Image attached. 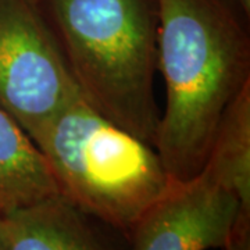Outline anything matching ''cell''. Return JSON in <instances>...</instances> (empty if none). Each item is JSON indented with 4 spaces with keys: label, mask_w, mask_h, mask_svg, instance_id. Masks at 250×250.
Masks as SVG:
<instances>
[{
    "label": "cell",
    "mask_w": 250,
    "mask_h": 250,
    "mask_svg": "<svg viewBox=\"0 0 250 250\" xmlns=\"http://www.w3.org/2000/svg\"><path fill=\"white\" fill-rule=\"evenodd\" d=\"M239 3V6L242 7V10L245 11V14L249 17L250 16V0H236Z\"/></svg>",
    "instance_id": "8fae6325"
},
{
    "label": "cell",
    "mask_w": 250,
    "mask_h": 250,
    "mask_svg": "<svg viewBox=\"0 0 250 250\" xmlns=\"http://www.w3.org/2000/svg\"><path fill=\"white\" fill-rule=\"evenodd\" d=\"M1 217L7 250H129L125 233L62 195Z\"/></svg>",
    "instance_id": "8992f818"
},
{
    "label": "cell",
    "mask_w": 250,
    "mask_h": 250,
    "mask_svg": "<svg viewBox=\"0 0 250 250\" xmlns=\"http://www.w3.org/2000/svg\"><path fill=\"white\" fill-rule=\"evenodd\" d=\"M32 141L59 195L126 238L175 184L152 145L100 116L82 98L62 108Z\"/></svg>",
    "instance_id": "3957f363"
},
{
    "label": "cell",
    "mask_w": 250,
    "mask_h": 250,
    "mask_svg": "<svg viewBox=\"0 0 250 250\" xmlns=\"http://www.w3.org/2000/svg\"><path fill=\"white\" fill-rule=\"evenodd\" d=\"M78 98L43 0H0V108L32 139Z\"/></svg>",
    "instance_id": "277c9868"
},
{
    "label": "cell",
    "mask_w": 250,
    "mask_h": 250,
    "mask_svg": "<svg viewBox=\"0 0 250 250\" xmlns=\"http://www.w3.org/2000/svg\"><path fill=\"white\" fill-rule=\"evenodd\" d=\"M0 250H7V241H6V232H4L1 215H0Z\"/></svg>",
    "instance_id": "30bf717a"
},
{
    "label": "cell",
    "mask_w": 250,
    "mask_h": 250,
    "mask_svg": "<svg viewBox=\"0 0 250 250\" xmlns=\"http://www.w3.org/2000/svg\"><path fill=\"white\" fill-rule=\"evenodd\" d=\"M166 85L154 149L175 182L200 174L229 104L250 85V36L236 0H157Z\"/></svg>",
    "instance_id": "6da1fadb"
},
{
    "label": "cell",
    "mask_w": 250,
    "mask_h": 250,
    "mask_svg": "<svg viewBox=\"0 0 250 250\" xmlns=\"http://www.w3.org/2000/svg\"><path fill=\"white\" fill-rule=\"evenodd\" d=\"M241 211L238 196L203 168L143 213L128 235L129 250L223 249Z\"/></svg>",
    "instance_id": "5b68a950"
},
{
    "label": "cell",
    "mask_w": 250,
    "mask_h": 250,
    "mask_svg": "<svg viewBox=\"0 0 250 250\" xmlns=\"http://www.w3.org/2000/svg\"><path fill=\"white\" fill-rule=\"evenodd\" d=\"M223 250H250V213L241 211Z\"/></svg>",
    "instance_id": "9c48e42d"
},
{
    "label": "cell",
    "mask_w": 250,
    "mask_h": 250,
    "mask_svg": "<svg viewBox=\"0 0 250 250\" xmlns=\"http://www.w3.org/2000/svg\"><path fill=\"white\" fill-rule=\"evenodd\" d=\"M43 4L82 100L153 146L160 120L153 85L159 57L157 0Z\"/></svg>",
    "instance_id": "7a4b0ae2"
},
{
    "label": "cell",
    "mask_w": 250,
    "mask_h": 250,
    "mask_svg": "<svg viewBox=\"0 0 250 250\" xmlns=\"http://www.w3.org/2000/svg\"><path fill=\"white\" fill-rule=\"evenodd\" d=\"M250 213V85L227 108L205 167Z\"/></svg>",
    "instance_id": "ba28073f"
},
{
    "label": "cell",
    "mask_w": 250,
    "mask_h": 250,
    "mask_svg": "<svg viewBox=\"0 0 250 250\" xmlns=\"http://www.w3.org/2000/svg\"><path fill=\"white\" fill-rule=\"evenodd\" d=\"M59 195L45 156L0 108V215Z\"/></svg>",
    "instance_id": "52a82bcc"
}]
</instances>
